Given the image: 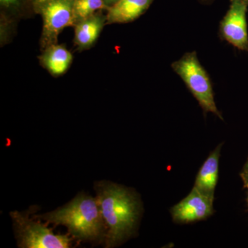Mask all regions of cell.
Masks as SVG:
<instances>
[{"mask_svg":"<svg viewBox=\"0 0 248 248\" xmlns=\"http://www.w3.org/2000/svg\"><path fill=\"white\" fill-rule=\"evenodd\" d=\"M50 0H32V4H33L34 10L36 15H39L41 9Z\"/></svg>","mask_w":248,"mask_h":248,"instance_id":"5bb4252c","label":"cell"},{"mask_svg":"<svg viewBox=\"0 0 248 248\" xmlns=\"http://www.w3.org/2000/svg\"><path fill=\"white\" fill-rule=\"evenodd\" d=\"M29 211L10 213L15 232L19 248H67L71 247V238L68 235L54 234L50 228L40 222L29 218Z\"/></svg>","mask_w":248,"mask_h":248,"instance_id":"277c9868","label":"cell"},{"mask_svg":"<svg viewBox=\"0 0 248 248\" xmlns=\"http://www.w3.org/2000/svg\"><path fill=\"white\" fill-rule=\"evenodd\" d=\"M240 176H241V179L244 182L245 187H247L248 186V159L244 166V169L241 171V174H240Z\"/></svg>","mask_w":248,"mask_h":248,"instance_id":"9a60e30c","label":"cell"},{"mask_svg":"<svg viewBox=\"0 0 248 248\" xmlns=\"http://www.w3.org/2000/svg\"><path fill=\"white\" fill-rule=\"evenodd\" d=\"M155 0H120L106 9L107 24H127L138 19Z\"/></svg>","mask_w":248,"mask_h":248,"instance_id":"30bf717a","label":"cell"},{"mask_svg":"<svg viewBox=\"0 0 248 248\" xmlns=\"http://www.w3.org/2000/svg\"><path fill=\"white\" fill-rule=\"evenodd\" d=\"M75 0H50L41 9L43 19L40 45L41 52L58 44V37L66 27H74Z\"/></svg>","mask_w":248,"mask_h":248,"instance_id":"5b68a950","label":"cell"},{"mask_svg":"<svg viewBox=\"0 0 248 248\" xmlns=\"http://www.w3.org/2000/svg\"><path fill=\"white\" fill-rule=\"evenodd\" d=\"M41 53L38 56L41 66L55 78L65 74L73 62V55L63 45L50 46Z\"/></svg>","mask_w":248,"mask_h":248,"instance_id":"8fae6325","label":"cell"},{"mask_svg":"<svg viewBox=\"0 0 248 248\" xmlns=\"http://www.w3.org/2000/svg\"><path fill=\"white\" fill-rule=\"evenodd\" d=\"M47 223L63 225L70 234L80 240L98 241L105 234V222L96 199L80 194L65 206L50 213L34 216Z\"/></svg>","mask_w":248,"mask_h":248,"instance_id":"7a4b0ae2","label":"cell"},{"mask_svg":"<svg viewBox=\"0 0 248 248\" xmlns=\"http://www.w3.org/2000/svg\"><path fill=\"white\" fill-rule=\"evenodd\" d=\"M119 1H120V0H104V3H105L107 9V8L112 6V5L115 4L116 3L118 2Z\"/></svg>","mask_w":248,"mask_h":248,"instance_id":"2e32d148","label":"cell"},{"mask_svg":"<svg viewBox=\"0 0 248 248\" xmlns=\"http://www.w3.org/2000/svg\"><path fill=\"white\" fill-rule=\"evenodd\" d=\"M104 10L97 11L89 17L81 19L74 27V44L77 50L84 51L92 48L107 24V14Z\"/></svg>","mask_w":248,"mask_h":248,"instance_id":"9c48e42d","label":"cell"},{"mask_svg":"<svg viewBox=\"0 0 248 248\" xmlns=\"http://www.w3.org/2000/svg\"><path fill=\"white\" fill-rule=\"evenodd\" d=\"M226 16L220 23L219 34L223 40L235 48L248 52L247 4L232 0Z\"/></svg>","mask_w":248,"mask_h":248,"instance_id":"8992f818","label":"cell"},{"mask_svg":"<svg viewBox=\"0 0 248 248\" xmlns=\"http://www.w3.org/2000/svg\"><path fill=\"white\" fill-rule=\"evenodd\" d=\"M173 71L182 78L205 113L212 112L223 120L215 102L213 85L208 73L201 64L196 51L187 52L171 64Z\"/></svg>","mask_w":248,"mask_h":248,"instance_id":"3957f363","label":"cell"},{"mask_svg":"<svg viewBox=\"0 0 248 248\" xmlns=\"http://www.w3.org/2000/svg\"><path fill=\"white\" fill-rule=\"evenodd\" d=\"M32 0H0V45L9 44L18 23L35 16Z\"/></svg>","mask_w":248,"mask_h":248,"instance_id":"ba28073f","label":"cell"},{"mask_svg":"<svg viewBox=\"0 0 248 248\" xmlns=\"http://www.w3.org/2000/svg\"><path fill=\"white\" fill-rule=\"evenodd\" d=\"M197 1H200L201 4L210 5L213 4L215 0H197Z\"/></svg>","mask_w":248,"mask_h":248,"instance_id":"e0dca14e","label":"cell"},{"mask_svg":"<svg viewBox=\"0 0 248 248\" xmlns=\"http://www.w3.org/2000/svg\"><path fill=\"white\" fill-rule=\"evenodd\" d=\"M215 197L206 195L194 186L190 193L170 210L173 221L180 224L206 219L214 213Z\"/></svg>","mask_w":248,"mask_h":248,"instance_id":"52a82bcc","label":"cell"},{"mask_svg":"<svg viewBox=\"0 0 248 248\" xmlns=\"http://www.w3.org/2000/svg\"><path fill=\"white\" fill-rule=\"evenodd\" d=\"M95 190L108 228L106 247H115L135 234L141 216V201L135 190L113 183L97 182Z\"/></svg>","mask_w":248,"mask_h":248,"instance_id":"6da1fadb","label":"cell"},{"mask_svg":"<svg viewBox=\"0 0 248 248\" xmlns=\"http://www.w3.org/2000/svg\"><path fill=\"white\" fill-rule=\"evenodd\" d=\"M218 145L205 160L199 171L195 187L206 195L214 196L218 177V162L222 145Z\"/></svg>","mask_w":248,"mask_h":248,"instance_id":"7c38bea8","label":"cell"},{"mask_svg":"<svg viewBox=\"0 0 248 248\" xmlns=\"http://www.w3.org/2000/svg\"><path fill=\"white\" fill-rule=\"evenodd\" d=\"M231 1H232V0H231ZM239 1H242V2L245 3V4H246L248 6V0H239Z\"/></svg>","mask_w":248,"mask_h":248,"instance_id":"ac0fdd59","label":"cell"},{"mask_svg":"<svg viewBox=\"0 0 248 248\" xmlns=\"http://www.w3.org/2000/svg\"><path fill=\"white\" fill-rule=\"evenodd\" d=\"M106 9L107 6L104 3V0H75V26L81 19L89 17L101 10L106 11Z\"/></svg>","mask_w":248,"mask_h":248,"instance_id":"4fadbf2b","label":"cell"},{"mask_svg":"<svg viewBox=\"0 0 248 248\" xmlns=\"http://www.w3.org/2000/svg\"></svg>","mask_w":248,"mask_h":248,"instance_id":"d6986e66","label":"cell"}]
</instances>
